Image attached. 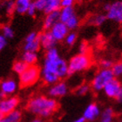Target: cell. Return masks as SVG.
<instances>
[{
    "label": "cell",
    "mask_w": 122,
    "mask_h": 122,
    "mask_svg": "<svg viewBox=\"0 0 122 122\" xmlns=\"http://www.w3.org/2000/svg\"><path fill=\"white\" fill-rule=\"evenodd\" d=\"M68 75L67 62L60 58L56 48L46 51L44 66L40 71V77L46 85L51 86L59 79H65Z\"/></svg>",
    "instance_id": "cell-1"
},
{
    "label": "cell",
    "mask_w": 122,
    "mask_h": 122,
    "mask_svg": "<svg viewBox=\"0 0 122 122\" xmlns=\"http://www.w3.org/2000/svg\"><path fill=\"white\" fill-rule=\"evenodd\" d=\"M58 108L59 104L56 99L44 95H38L31 98L26 106L27 111L39 119L51 117Z\"/></svg>",
    "instance_id": "cell-2"
},
{
    "label": "cell",
    "mask_w": 122,
    "mask_h": 122,
    "mask_svg": "<svg viewBox=\"0 0 122 122\" xmlns=\"http://www.w3.org/2000/svg\"><path fill=\"white\" fill-rule=\"evenodd\" d=\"M91 58L88 54H78L71 58L67 63L68 75L86 71L91 66Z\"/></svg>",
    "instance_id": "cell-3"
},
{
    "label": "cell",
    "mask_w": 122,
    "mask_h": 122,
    "mask_svg": "<svg viewBox=\"0 0 122 122\" xmlns=\"http://www.w3.org/2000/svg\"><path fill=\"white\" fill-rule=\"evenodd\" d=\"M114 79L110 69H100L93 77L91 82V88L94 92L102 91L105 86Z\"/></svg>",
    "instance_id": "cell-4"
},
{
    "label": "cell",
    "mask_w": 122,
    "mask_h": 122,
    "mask_svg": "<svg viewBox=\"0 0 122 122\" xmlns=\"http://www.w3.org/2000/svg\"><path fill=\"white\" fill-rule=\"evenodd\" d=\"M40 68L37 66H29L23 73L19 75V84L22 87L32 86L40 78Z\"/></svg>",
    "instance_id": "cell-5"
},
{
    "label": "cell",
    "mask_w": 122,
    "mask_h": 122,
    "mask_svg": "<svg viewBox=\"0 0 122 122\" xmlns=\"http://www.w3.org/2000/svg\"><path fill=\"white\" fill-rule=\"evenodd\" d=\"M103 91L107 97L110 99H115L119 102H121L122 86L121 83L118 79H113L108 82L103 88Z\"/></svg>",
    "instance_id": "cell-6"
},
{
    "label": "cell",
    "mask_w": 122,
    "mask_h": 122,
    "mask_svg": "<svg viewBox=\"0 0 122 122\" xmlns=\"http://www.w3.org/2000/svg\"><path fill=\"white\" fill-rule=\"evenodd\" d=\"M19 104V99L16 96L5 97L0 102V112L3 116L17 109Z\"/></svg>",
    "instance_id": "cell-7"
},
{
    "label": "cell",
    "mask_w": 122,
    "mask_h": 122,
    "mask_svg": "<svg viewBox=\"0 0 122 122\" xmlns=\"http://www.w3.org/2000/svg\"><path fill=\"white\" fill-rule=\"evenodd\" d=\"M69 87L68 85L65 81H58L55 84L51 85L50 88L48 89L49 97L51 99H57V98H61V97L66 96L68 93Z\"/></svg>",
    "instance_id": "cell-8"
},
{
    "label": "cell",
    "mask_w": 122,
    "mask_h": 122,
    "mask_svg": "<svg viewBox=\"0 0 122 122\" xmlns=\"http://www.w3.org/2000/svg\"><path fill=\"white\" fill-rule=\"evenodd\" d=\"M107 18L115 21L117 23L122 22V3L121 1H115L110 5L109 10L107 11Z\"/></svg>",
    "instance_id": "cell-9"
},
{
    "label": "cell",
    "mask_w": 122,
    "mask_h": 122,
    "mask_svg": "<svg viewBox=\"0 0 122 122\" xmlns=\"http://www.w3.org/2000/svg\"><path fill=\"white\" fill-rule=\"evenodd\" d=\"M18 90V83L12 79H7L0 83V92L5 97L13 96Z\"/></svg>",
    "instance_id": "cell-10"
},
{
    "label": "cell",
    "mask_w": 122,
    "mask_h": 122,
    "mask_svg": "<svg viewBox=\"0 0 122 122\" xmlns=\"http://www.w3.org/2000/svg\"><path fill=\"white\" fill-rule=\"evenodd\" d=\"M50 32L54 38V39L58 41H62L65 39L66 36L68 34L69 30L66 26V25L60 21H59L57 24H55L50 30Z\"/></svg>",
    "instance_id": "cell-11"
},
{
    "label": "cell",
    "mask_w": 122,
    "mask_h": 122,
    "mask_svg": "<svg viewBox=\"0 0 122 122\" xmlns=\"http://www.w3.org/2000/svg\"><path fill=\"white\" fill-rule=\"evenodd\" d=\"M38 39H39L40 46L43 47L46 51H48L50 49L55 48L57 41L54 39V38L50 32V30H45L44 32L38 34Z\"/></svg>",
    "instance_id": "cell-12"
},
{
    "label": "cell",
    "mask_w": 122,
    "mask_h": 122,
    "mask_svg": "<svg viewBox=\"0 0 122 122\" xmlns=\"http://www.w3.org/2000/svg\"><path fill=\"white\" fill-rule=\"evenodd\" d=\"M100 109L99 106L95 103H91L86 107L83 112V116L86 121H94L100 115Z\"/></svg>",
    "instance_id": "cell-13"
},
{
    "label": "cell",
    "mask_w": 122,
    "mask_h": 122,
    "mask_svg": "<svg viewBox=\"0 0 122 122\" xmlns=\"http://www.w3.org/2000/svg\"><path fill=\"white\" fill-rule=\"evenodd\" d=\"M59 21V10H55L52 12L46 14L44 21V29L46 30H50L52 26Z\"/></svg>",
    "instance_id": "cell-14"
},
{
    "label": "cell",
    "mask_w": 122,
    "mask_h": 122,
    "mask_svg": "<svg viewBox=\"0 0 122 122\" xmlns=\"http://www.w3.org/2000/svg\"><path fill=\"white\" fill-rule=\"evenodd\" d=\"M32 0H15V11L20 15L25 14Z\"/></svg>",
    "instance_id": "cell-15"
},
{
    "label": "cell",
    "mask_w": 122,
    "mask_h": 122,
    "mask_svg": "<svg viewBox=\"0 0 122 122\" xmlns=\"http://www.w3.org/2000/svg\"><path fill=\"white\" fill-rule=\"evenodd\" d=\"M75 15L74 9L72 6L71 7H62L59 10V21L62 23H66L69 18Z\"/></svg>",
    "instance_id": "cell-16"
},
{
    "label": "cell",
    "mask_w": 122,
    "mask_h": 122,
    "mask_svg": "<svg viewBox=\"0 0 122 122\" xmlns=\"http://www.w3.org/2000/svg\"><path fill=\"white\" fill-rule=\"evenodd\" d=\"M21 60L25 63L27 66H35L38 61V54L37 52H30V51H25L22 55Z\"/></svg>",
    "instance_id": "cell-17"
},
{
    "label": "cell",
    "mask_w": 122,
    "mask_h": 122,
    "mask_svg": "<svg viewBox=\"0 0 122 122\" xmlns=\"http://www.w3.org/2000/svg\"><path fill=\"white\" fill-rule=\"evenodd\" d=\"M114 118V111L112 107H107L100 112L99 122H112Z\"/></svg>",
    "instance_id": "cell-18"
},
{
    "label": "cell",
    "mask_w": 122,
    "mask_h": 122,
    "mask_svg": "<svg viewBox=\"0 0 122 122\" xmlns=\"http://www.w3.org/2000/svg\"><path fill=\"white\" fill-rule=\"evenodd\" d=\"M61 8V0H46V6L44 12L48 14L50 12L59 10Z\"/></svg>",
    "instance_id": "cell-19"
},
{
    "label": "cell",
    "mask_w": 122,
    "mask_h": 122,
    "mask_svg": "<svg viewBox=\"0 0 122 122\" xmlns=\"http://www.w3.org/2000/svg\"><path fill=\"white\" fill-rule=\"evenodd\" d=\"M40 43H39V39L38 37L36 38L35 40L30 41V42H26L25 43L24 46V50L25 51H30V52H37V51L40 49Z\"/></svg>",
    "instance_id": "cell-20"
},
{
    "label": "cell",
    "mask_w": 122,
    "mask_h": 122,
    "mask_svg": "<svg viewBox=\"0 0 122 122\" xmlns=\"http://www.w3.org/2000/svg\"><path fill=\"white\" fill-rule=\"evenodd\" d=\"M4 117L8 122H20L22 119V113L19 110H14L11 112L5 115Z\"/></svg>",
    "instance_id": "cell-21"
},
{
    "label": "cell",
    "mask_w": 122,
    "mask_h": 122,
    "mask_svg": "<svg viewBox=\"0 0 122 122\" xmlns=\"http://www.w3.org/2000/svg\"><path fill=\"white\" fill-rule=\"evenodd\" d=\"M28 67V66L25 63H24L22 60H18L16 61L15 63L13 64L12 66V70L14 72L17 74L20 75L21 73H23L24 71H25V69Z\"/></svg>",
    "instance_id": "cell-22"
},
{
    "label": "cell",
    "mask_w": 122,
    "mask_h": 122,
    "mask_svg": "<svg viewBox=\"0 0 122 122\" xmlns=\"http://www.w3.org/2000/svg\"><path fill=\"white\" fill-rule=\"evenodd\" d=\"M3 6L5 8L7 15L11 16L15 12V0H5L3 3Z\"/></svg>",
    "instance_id": "cell-23"
},
{
    "label": "cell",
    "mask_w": 122,
    "mask_h": 122,
    "mask_svg": "<svg viewBox=\"0 0 122 122\" xmlns=\"http://www.w3.org/2000/svg\"><path fill=\"white\" fill-rule=\"evenodd\" d=\"M110 70L112 71L114 79L120 78L122 74V63L121 62H117V63L112 64V66Z\"/></svg>",
    "instance_id": "cell-24"
},
{
    "label": "cell",
    "mask_w": 122,
    "mask_h": 122,
    "mask_svg": "<svg viewBox=\"0 0 122 122\" xmlns=\"http://www.w3.org/2000/svg\"><path fill=\"white\" fill-rule=\"evenodd\" d=\"M90 90H91L90 85L84 83V84H81L80 86L77 87L76 90H75V94L79 95V96H84V95H86V94L89 92Z\"/></svg>",
    "instance_id": "cell-25"
},
{
    "label": "cell",
    "mask_w": 122,
    "mask_h": 122,
    "mask_svg": "<svg viewBox=\"0 0 122 122\" xmlns=\"http://www.w3.org/2000/svg\"><path fill=\"white\" fill-rule=\"evenodd\" d=\"M65 25H66V26L69 30H74L75 28H77V26L79 25V18H77L76 15L72 16L71 18H69L68 20L66 21Z\"/></svg>",
    "instance_id": "cell-26"
},
{
    "label": "cell",
    "mask_w": 122,
    "mask_h": 122,
    "mask_svg": "<svg viewBox=\"0 0 122 122\" xmlns=\"http://www.w3.org/2000/svg\"><path fill=\"white\" fill-rule=\"evenodd\" d=\"M76 40H77V34L75 32H73V31L68 32V34L65 38L66 44L69 46H73L74 44H75V42H76Z\"/></svg>",
    "instance_id": "cell-27"
},
{
    "label": "cell",
    "mask_w": 122,
    "mask_h": 122,
    "mask_svg": "<svg viewBox=\"0 0 122 122\" xmlns=\"http://www.w3.org/2000/svg\"><path fill=\"white\" fill-rule=\"evenodd\" d=\"M106 20H107V17H106V15L99 14V15H96L93 18H92V24H93L94 25L100 26L106 22Z\"/></svg>",
    "instance_id": "cell-28"
},
{
    "label": "cell",
    "mask_w": 122,
    "mask_h": 122,
    "mask_svg": "<svg viewBox=\"0 0 122 122\" xmlns=\"http://www.w3.org/2000/svg\"><path fill=\"white\" fill-rule=\"evenodd\" d=\"M6 39L7 38H12L14 37V30H12V28L9 25H5L3 27V34Z\"/></svg>",
    "instance_id": "cell-29"
},
{
    "label": "cell",
    "mask_w": 122,
    "mask_h": 122,
    "mask_svg": "<svg viewBox=\"0 0 122 122\" xmlns=\"http://www.w3.org/2000/svg\"><path fill=\"white\" fill-rule=\"evenodd\" d=\"M32 4L37 10L44 11L46 6V0H34L32 1Z\"/></svg>",
    "instance_id": "cell-30"
},
{
    "label": "cell",
    "mask_w": 122,
    "mask_h": 122,
    "mask_svg": "<svg viewBox=\"0 0 122 122\" xmlns=\"http://www.w3.org/2000/svg\"><path fill=\"white\" fill-rule=\"evenodd\" d=\"M112 61L110 59H102L100 61V66L101 69H111L112 66Z\"/></svg>",
    "instance_id": "cell-31"
},
{
    "label": "cell",
    "mask_w": 122,
    "mask_h": 122,
    "mask_svg": "<svg viewBox=\"0 0 122 122\" xmlns=\"http://www.w3.org/2000/svg\"><path fill=\"white\" fill-rule=\"evenodd\" d=\"M38 37V34L35 31H32V32H30V34L26 36L25 39V43L26 42H30V41H32V40H35L36 38Z\"/></svg>",
    "instance_id": "cell-32"
},
{
    "label": "cell",
    "mask_w": 122,
    "mask_h": 122,
    "mask_svg": "<svg viewBox=\"0 0 122 122\" xmlns=\"http://www.w3.org/2000/svg\"><path fill=\"white\" fill-rule=\"evenodd\" d=\"M88 52V46L86 42H82L79 46V54H87Z\"/></svg>",
    "instance_id": "cell-33"
},
{
    "label": "cell",
    "mask_w": 122,
    "mask_h": 122,
    "mask_svg": "<svg viewBox=\"0 0 122 122\" xmlns=\"http://www.w3.org/2000/svg\"><path fill=\"white\" fill-rule=\"evenodd\" d=\"M36 11H37V10H36L35 6H34V5H33V4L31 3V4L30 5V6L28 7V9H27L26 14H28V15L30 16V17H33V16H35Z\"/></svg>",
    "instance_id": "cell-34"
},
{
    "label": "cell",
    "mask_w": 122,
    "mask_h": 122,
    "mask_svg": "<svg viewBox=\"0 0 122 122\" xmlns=\"http://www.w3.org/2000/svg\"><path fill=\"white\" fill-rule=\"evenodd\" d=\"M75 0H61V8L62 7H71L74 4Z\"/></svg>",
    "instance_id": "cell-35"
},
{
    "label": "cell",
    "mask_w": 122,
    "mask_h": 122,
    "mask_svg": "<svg viewBox=\"0 0 122 122\" xmlns=\"http://www.w3.org/2000/svg\"><path fill=\"white\" fill-rule=\"evenodd\" d=\"M6 44H7V39L3 35H0V51L6 46Z\"/></svg>",
    "instance_id": "cell-36"
},
{
    "label": "cell",
    "mask_w": 122,
    "mask_h": 122,
    "mask_svg": "<svg viewBox=\"0 0 122 122\" xmlns=\"http://www.w3.org/2000/svg\"><path fill=\"white\" fill-rule=\"evenodd\" d=\"M29 122H44V121L42 120V119H39V118H34V119H32V120Z\"/></svg>",
    "instance_id": "cell-37"
},
{
    "label": "cell",
    "mask_w": 122,
    "mask_h": 122,
    "mask_svg": "<svg viewBox=\"0 0 122 122\" xmlns=\"http://www.w3.org/2000/svg\"><path fill=\"white\" fill-rule=\"evenodd\" d=\"M72 122H86V120H85V119L83 117H79V118H78V119H76V120Z\"/></svg>",
    "instance_id": "cell-38"
},
{
    "label": "cell",
    "mask_w": 122,
    "mask_h": 122,
    "mask_svg": "<svg viewBox=\"0 0 122 122\" xmlns=\"http://www.w3.org/2000/svg\"><path fill=\"white\" fill-rule=\"evenodd\" d=\"M110 5L111 4H107V5H105V6H104V9H105V10H109V8H110Z\"/></svg>",
    "instance_id": "cell-39"
},
{
    "label": "cell",
    "mask_w": 122,
    "mask_h": 122,
    "mask_svg": "<svg viewBox=\"0 0 122 122\" xmlns=\"http://www.w3.org/2000/svg\"><path fill=\"white\" fill-rule=\"evenodd\" d=\"M4 98H5V96H4V95H3V94L1 93V92H0V102H1V100H2V99H4Z\"/></svg>",
    "instance_id": "cell-40"
},
{
    "label": "cell",
    "mask_w": 122,
    "mask_h": 122,
    "mask_svg": "<svg viewBox=\"0 0 122 122\" xmlns=\"http://www.w3.org/2000/svg\"><path fill=\"white\" fill-rule=\"evenodd\" d=\"M3 118V115H2V113H1V112H0V120H1V119H2Z\"/></svg>",
    "instance_id": "cell-41"
},
{
    "label": "cell",
    "mask_w": 122,
    "mask_h": 122,
    "mask_svg": "<svg viewBox=\"0 0 122 122\" xmlns=\"http://www.w3.org/2000/svg\"><path fill=\"white\" fill-rule=\"evenodd\" d=\"M0 4H1V0H0Z\"/></svg>",
    "instance_id": "cell-42"
}]
</instances>
